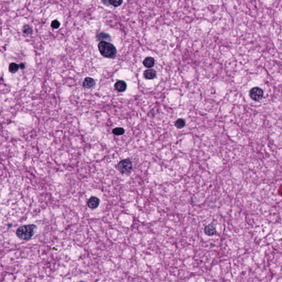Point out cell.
Here are the masks:
<instances>
[{"mask_svg": "<svg viewBox=\"0 0 282 282\" xmlns=\"http://www.w3.org/2000/svg\"><path fill=\"white\" fill-rule=\"evenodd\" d=\"M36 226L34 224L25 225L20 226L16 231V235L23 240L31 239L35 233Z\"/></svg>", "mask_w": 282, "mask_h": 282, "instance_id": "obj_1", "label": "cell"}, {"mask_svg": "<svg viewBox=\"0 0 282 282\" xmlns=\"http://www.w3.org/2000/svg\"><path fill=\"white\" fill-rule=\"evenodd\" d=\"M98 48L101 55L106 58H114L116 55V49L113 44L101 41L98 44Z\"/></svg>", "mask_w": 282, "mask_h": 282, "instance_id": "obj_2", "label": "cell"}, {"mask_svg": "<svg viewBox=\"0 0 282 282\" xmlns=\"http://www.w3.org/2000/svg\"><path fill=\"white\" fill-rule=\"evenodd\" d=\"M117 168L122 174L130 173L132 169V162L128 159H123L118 163Z\"/></svg>", "mask_w": 282, "mask_h": 282, "instance_id": "obj_3", "label": "cell"}, {"mask_svg": "<svg viewBox=\"0 0 282 282\" xmlns=\"http://www.w3.org/2000/svg\"><path fill=\"white\" fill-rule=\"evenodd\" d=\"M263 96V91L262 89L255 87L251 89L250 92V97L254 101H259Z\"/></svg>", "mask_w": 282, "mask_h": 282, "instance_id": "obj_4", "label": "cell"}, {"mask_svg": "<svg viewBox=\"0 0 282 282\" xmlns=\"http://www.w3.org/2000/svg\"><path fill=\"white\" fill-rule=\"evenodd\" d=\"M99 203H100V199L95 196L91 197L89 199L87 202L88 207L91 209L97 208V207L99 206Z\"/></svg>", "mask_w": 282, "mask_h": 282, "instance_id": "obj_5", "label": "cell"}, {"mask_svg": "<svg viewBox=\"0 0 282 282\" xmlns=\"http://www.w3.org/2000/svg\"><path fill=\"white\" fill-rule=\"evenodd\" d=\"M115 88L120 92H123L127 88V84L123 80H119L115 84Z\"/></svg>", "mask_w": 282, "mask_h": 282, "instance_id": "obj_6", "label": "cell"}, {"mask_svg": "<svg viewBox=\"0 0 282 282\" xmlns=\"http://www.w3.org/2000/svg\"><path fill=\"white\" fill-rule=\"evenodd\" d=\"M95 83L94 79L90 77H87L84 80L83 85L84 88L91 89L93 87H94V86L95 85Z\"/></svg>", "mask_w": 282, "mask_h": 282, "instance_id": "obj_7", "label": "cell"}, {"mask_svg": "<svg viewBox=\"0 0 282 282\" xmlns=\"http://www.w3.org/2000/svg\"><path fill=\"white\" fill-rule=\"evenodd\" d=\"M204 231L207 235L210 236H213L216 233V228L212 225H208L206 226L204 229Z\"/></svg>", "mask_w": 282, "mask_h": 282, "instance_id": "obj_8", "label": "cell"}, {"mask_svg": "<svg viewBox=\"0 0 282 282\" xmlns=\"http://www.w3.org/2000/svg\"><path fill=\"white\" fill-rule=\"evenodd\" d=\"M144 77L145 79H154L156 77V72L153 69H148L144 72Z\"/></svg>", "mask_w": 282, "mask_h": 282, "instance_id": "obj_9", "label": "cell"}, {"mask_svg": "<svg viewBox=\"0 0 282 282\" xmlns=\"http://www.w3.org/2000/svg\"><path fill=\"white\" fill-rule=\"evenodd\" d=\"M154 63H155L154 59L152 57H146L143 62V65L145 66V67L148 68L153 67L154 66Z\"/></svg>", "mask_w": 282, "mask_h": 282, "instance_id": "obj_10", "label": "cell"}, {"mask_svg": "<svg viewBox=\"0 0 282 282\" xmlns=\"http://www.w3.org/2000/svg\"><path fill=\"white\" fill-rule=\"evenodd\" d=\"M19 66L16 63H11L9 66V70L10 72L14 73H16L19 69Z\"/></svg>", "mask_w": 282, "mask_h": 282, "instance_id": "obj_11", "label": "cell"}, {"mask_svg": "<svg viewBox=\"0 0 282 282\" xmlns=\"http://www.w3.org/2000/svg\"><path fill=\"white\" fill-rule=\"evenodd\" d=\"M97 38L99 40H110L111 39L110 35L104 33H101L100 34H99V35H98Z\"/></svg>", "mask_w": 282, "mask_h": 282, "instance_id": "obj_12", "label": "cell"}, {"mask_svg": "<svg viewBox=\"0 0 282 282\" xmlns=\"http://www.w3.org/2000/svg\"><path fill=\"white\" fill-rule=\"evenodd\" d=\"M175 126L177 128H182L185 126V121L184 120L182 119H178L175 122Z\"/></svg>", "mask_w": 282, "mask_h": 282, "instance_id": "obj_13", "label": "cell"}, {"mask_svg": "<svg viewBox=\"0 0 282 282\" xmlns=\"http://www.w3.org/2000/svg\"><path fill=\"white\" fill-rule=\"evenodd\" d=\"M124 132H125L124 129L121 127L115 128L113 131V133L115 135H116V136L122 135L124 133Z\"/></svg>", "mask_w": 282, "mask_h": 282, "instance_id": "obj_14", "label": "cell"}, {"mask_svg": "<svg viewBox=\"0 0 282 282\" xmlns=\"http://www.w3.org/2000/svg\"><path fill=\"white\" fill-rule=\"evenodd\" d=\"M110 4L114 7H118L122 4L123 0H109Z\"/></svg>", "mask_w": 282, "mask_h": 282, "instance_id": "obj_15", "label": "cell"}, {"mask_svg": "<svg viewBox=\"0 0 282 282\" xmlns=\"http://www.w3.org/2000/svg\"><path fill=\"white\" fill-rule=\"evenodd\" d=\"M23 31L25 34H31V32H32V29H31V28L29 26L25 25L23 28Z\"/></svg>", "mask_w": 282, "mask_h": 282, "instance_id": "obj_16", "label": "cell"}, {"mask_svg": "<svg viewBox=\"0 0 282 282\" xmlns=\"http://www.w3.org/2000/svg\"><path fill=\"white\" fill-rule=\"evenodd\" d=\"M51 26L53 29H57L59 28V26H60V23L57 20H55L51 23Z\"/></svg>", "mask_w": 282, "mask_h": 282, "instance_id": "obj_17", "label": "cell"}, {"mask_svg": "<svg viewBox=\"0 0 282 282\" xmlns=\"http://www.w3.org/2000/svg\"><path fill=\"white\" fill-rule=\"evenodd\" d=\"M19 67L21 68H24L25 67V66L23 63H21V65H19Z\"/></svg>", "mask_w": 282, "mask_h": 282, "instance_id": "obj_18", "label": "cell"}]
</instances>
